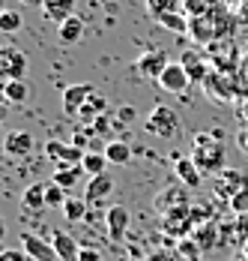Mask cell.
Returning a JSON list of instances; mask_svg holds the SVG:
<instances>
[{"mask_svg": "<svg viewBox=\"0 0 248 261\" xmlns=\"http://www.w3.org/2000/svg\"><path fill=\"white\" fill-rule=\"evenodd\" d=\"M224 132L222 129H209V132H198L192 138V159L200 168V174H215L224 171Z\"/></svg>", "mask_w": 248, "mask_h": 261, "instance_id": "obj_1", "label": "cell"}, {"mask_svg": "<svg viewBox=\"0 0 248 261\" xmlns=\"http://www.w3.org/2000/svg\"><path fill=\"white\" fill-rule=\"evenodd\" d=\"M144 126H147L149 135H156V138H162V141H174V138H179V132H182V120H179V114H176L174 108L156 105L147 114Z\"/></svg>", "mask_w": 248, "mask_h": 261, "instance_id": "obj_2", "label": "cell"}, {"mask_svg": "<svg viewBox=\"0 0 248 261\" xmlns=\"http://www.w3.org/2000/svg\"><path fill=\"white\" fill-rule=\"evenodd\" d=\"M0 75L6 81H27V54L15 45L0 48Z\"/></svg>", "mask_w": 248, "mask_h": 261, "instance_id": "obj_3", "label": "cell"}, {"mask_svg": "<svg viewBox=\"0 0 248 261\" xmlns=\"http://www.w3.org/2000/svg\"><path fill=\"white\" fill-rule=\"evenodd\" d=\"M135 66H138V72H141L144 79L159 81L162 72H165L171 63H168V51H162V48H147V51L135 60Z\"/></svg>", "mask_w": 248, "mask_h": 261, "instance_id": "obj_4", "label": "cell"}, {"mask_svg": "<svg viewBox=\"0 0 248 261\" xmlns=\"http://www.w3.org/2000/svg\"><path fill=\"white\" fill-rule=\"evenodd\" d=\"M33 147H36V138H33V132H27V129H9L6 138H3V153L12 159L30 156Z\"/></svg>", "mask_w": 248, "mask_h": 261, "instance_id": "obj_5", "label": "cell"}, {"mask_svg": "<svg viewBox=\"0 0 248 261\" xmlns=\"http://www.w3.org/2000/svg\"><path fill=\"white\" fill-rule=\"evenodd\" d=\"M96 90H93V84L90 81H81V84H69L66 90H63V114H69V117H78V111L84 108V105L90 102V96H93Z\"/></svg>", "mask_w": 248, "mask_h": 261, "instance_id": "obj_6", "label": "cell"}, {"mask_svg": "<svg viewBox=\"0 0 248 261\" xmlns=\"http://www.w3.org/2000/svg\"><path fill=\"white\" fill-rule=\"evenodd\" d=\"M21 249L27 252L30 261H57L54 246H51L48 240H42V237L30 234V231H21Z\"/></svg>", "mask_w": 248, "mask_h": 261, "instance_id": "obj_7", "label": "cell"}, {"mask_svg": "<svg viewBox=\"0 0 248 261\" xmlns=\"http://www.w3.org/2000/svg\"><path fill=\"white\" fill-rule=\"evenodd\" d=\"M162 90H168V93H185L189 90V84H192V79H189V72H185V66L182 63H171L165 72H162V79L156 81Z\"/></svg>", "mask_w": 248, "mask_h": 261, "instance_id": "obj_8", "label": "cell"}, {"mask_svg": "<svg viewBox=\"0 0 248 261\" xmlns=\"http://www.w3.org/2000/svg\"><path fill=\"white\" fill-rule=\"evenodd\" d=\"M174 174L179 177V183L185 189H198L200 180H203V174H200V168L195 165V159L182 156V153H174Z\"/></svg>", "mask_w": 248, "mask_h": 261, "instance_id": "obj_9", "label": "cell"}, {"mask_svg": "<svg viewBox=\"0 0 248 261\" xmlns=\"http://www.w3.org/2000/svg\"><path fill=\"white\" fill-rule=\"evenodd\" d=\"M111 192H114V177L111 174H99V177H90L87 180L84 198H87V204H102Z\"/></svg>", "mask_w": 248, "mask_h": 261, "instance_id": "obj_10", "label": "cell"}, {"mask_svg": "<svg viewBox=\"0 0 248 261\" xmlns=\"http://www.w3.org/2000/svg\"><path fill=\"white\" fill-rule=\"evenodd\" d=\"M51 246L57 252V261H78V255H81L78 240L72 234H66V231H54L51 234Z\"/></svg>", "mask_w": 248, "mask_h": 261, "instance_id": "obj_11", "label": "cell"}, {"mask_svg": "<svg viewBox=\"0 0 248 261\" xmlns=\"http://www.w3.org/2000/svg\"><path fill=\"white\" fill-rule=\"evenodd\" d=\"M182 66H185V72H189L192 84H203V81H209V75H212L209 63H206L203 57H198V54H192V51L182 54Z\"/></svg>", "mask_w": 248, "mask_h": 261, "instance_id": "obj_12", "label": "cell"}, {"mask_svg": "<svg viewBox=\"0 0 248 261\" xmlns=\"http://www.w3.org/2000/svg\"><path fill=\"white\" fill-rule=\"evenodd\" d=\"M42 15L54 21V24H63L66 18L75 15V0H45L42 3Z\"/></svg>", "mask_w": 248, "mask_h": 261, "instance_id": "obj_13", "label": "cell"}, {"mask_svg": "<svg viewBox=\"0 0 248 261\" xmlns=\"http://www.w3.org/2000/svg\"><path fill=\"white\" fill-rule=\"evenodd\" d=\"M84 33H87V24L72 15V18H66L63 24H57V36H60V42L63 45H75V42H81L84 39Z\"/></svg>", "mask_w": 248, "mask_h": 261, "instance_id": "obj_14", "label": "cell"}, {"mask_svg": "<svg viewBox=\"0 0 248 261\" xmlns=\"http://www.w3.org/2000/svg\"><path fill=\"white\" fill-rule=\"evenodd\" d=\"M126 228H129V210L123 204H114L108 210V234H111V240H120L126 234Z\"/></svg>", "mask_w": 248, "mask_h": 261, "instance_id": "obj_15", "label": "cell"}, {"mask_svg": "<svg viewBox=\"0 0 248 261\" xmlns=\"http://www.w3.org/2000/svg\"><path fill=\"white\" fill-rule=\"evenodd\" d=\"M45 189H48V183H30L24 192H21V204H24L27 210H45L48 207Z\"/></svg>", "mask_w": 248, "mask_h": 261, "instance_id": "obj_16", "label": "cell"}, {"mask_svg": "<svg viewBox=\"0 0 248 261\" xmlns=\"http://www.w3.org/2000/svg\"><path fill=\"white\" fill-rule=\"evenodd\" d=\"M81 177H84V168H81V165H63V168H57V171L51 174V180L57 183V186H63L66 192H72Z\"/></svg>", "mask_w": 248, "mask_h": 261, "instance_id": "obj_17", "label": "cell"}, {"mask_svg": "<svg viewBox=\"0 0 248 261\" xmlns=\"http://www.w3.org/2000/svg\"><path fill=\"white\" fill-rule=\"evenodd\" d=\"M111 165H126V162H132V147L120 141V138H114V141H105V150H102Z\"/></svg>", "mask_w": 248, "mask_h": 261, "instance_id": "obj_18", "label": "cell"}, {"mask_svg": "<svg viewBox=\"0 0 248 261\" xmlns=\"http://www.w3.org/2000/svg\"><path fill=\"white\" fill-rule=\"evenodd\" d=\"M159 27H165V30H171L176 36H185L189 30H192V21H189V15L185 12H168V15H162V18H156Z\"/></svg>", "mask_w": 248, "mask_h": 261, "instance_id": "obj_19", "label": "cell"}, {"mask_svg": "<svg viewBox=\"0 0 248 261\" xmlns=\"http://www.w3.org/2000/svg\"><path fill=\"white\" fill-rule=\"evenodd\" d=\"M3 99H6V105H24L30 99V84L27 81H6L3 84Z\"/></svg>", "mask_w": 248, "mask_h": 261, "instance_id": "obj_20", "label": "cell"}, {"mask_svg": "<svg viewBox=\"0 0 248 261\" xmlns=\"http://www.w3.org/2000/svg\"><path fill=\"white\" fill-rule=\"evenodd\" d=\"M105 111H108V99H105L102 93H93V96H90V102H87L84 108H81V111H78V117H81V120L90 126V123H93L96 117H102Z\"/></svg>", "mask_w": 248, "mask_h": 261, "instance_id": "obj_21", "label": "cell"}, {"mask_svg": "<svg viewBox=\"0 0 248 261\" xmlns=\"http://www.w3.org/2000/svg\"><path fill=\"white\" fill-rule=\"evenodd\" d=\"M222 177H224V183H222V189H219V192H222L224 198H233V195H236V192L248 183L245 174H239V171H227V168L222 171Z\"/></svg>", "mask_w": 248, "mask_h": 261, "instance_id": "obj_22", "label": "cell"}, {"mask_svg": "<svg viewBox=\"0 0 248 261\" xmlns=\"http://www.w3.org/2000/svg\"><path fill=\"white\" fill-rule=\"evenodd\" d=\"M105 165H108V156H105V153H96V150H90V153L84 156V162H81V168H84L87 177H99V174H105Z\"/></svg>", "mask_w": 248, "mask_h": 261, "instance_id": "obj_23", "label": "cell"}, {"mask_svg": "<svg viewBox=\"0 0 248 261\" xmlns=\"http://www.w3.org/2000/svg\"><path fill=\"white\" fill-rule=\"evenodd\" d=\"M87 198H69L66 204H63V216L69 219V222H81L84 216H87Z\"/></svg>", "mask_w": 248, "mask_h": 261, "instance_id": "obj_24", "label": "cell"}, {"mask_svg": "<svg viewBox=\"0 0 248 261\" xmlns=\"http://www.w3.org/2000/svg\"><path fill=\"white\" fill-rule=\"evenodd\" d=\"M176 252H179L182 258H189V261L203 258V249L198 246V240H192V237H179V240H176Z\"/></svg>", "mask_w": 248, "mask_h": 261, "instance_id": "obj_25", "label": "cell"}, {"mask_svg": "<svg viewBox=\"0 0 248 261\" xmlns=\"http://www.w3.org/2000/svg\"><path fill=\"white\" fill-rule=\"evenodd\" d=\"M45 198H48V207H60V210H63V204L69 201V192H66L63 186H57L54 180H48V189H45Z\"/></svg>", "mask_w": 248, "mask_h": 261, "instance_id": "obj_26", "label": "cell"}, {"mask_svg": "<svg viewBox=\"0 0 248 261\" xmlns=\"http://www.w3.org/2000/svg\"><path fill=\"white\" fill-rule=\"evenodd\" d=\"M21 24H24L21 12H15V9H3V12H0V30H3V33H15Z\"/></svg>", "mask_w": 248, "mask_h": 261, "instance_id": "obj_27", "label": "cell"}, {"mask_svg": "<svg viewBox=\"0 0 248 261\" xmlns=\"http://www.w3.org/2000/svg\"><path fill=\"white\" fill-rule=\"evenodd\" d=\"M176 6H179V0H147V9L152 18H162L168 12H176Z\"/></svg>", "mask_w": 248, "mask_h": 261, "instance_id": "obj_28", "label": "cell"}, {"mask_svg": "<svg viewBox=\"0 0 248 261\" xmlns=\"http://www.w3.org/2000/svg\"><path fill=\"white\" fill-rule=\"evenodd\" d=\"M215 225H200V228H195V240H198V246L206 252L212 243H215V231H212Z\"/></svg>", "mask_w": 248, "mask_h": 261, "instance_id": "obj_29", "label": "cell"}, {"mask_svg": "<svg viewBox=\"0 0 248 261\" xmlns=\"http://www.w3.org/2000/svg\"><path fill=\"white\" fill-rule=\"evenodd\" d=\"M66 147L69 144H63V141H57V138H51V141H45V156L51 159V162H63V153H66Z\"/></svg>", "mask_w": 248, "mask_h": 261, "instance_id": "obj_30", "label": "cell"}, {"mask_svg": "<svg viewBox=\"0 0 248 261\" xmlns=\"http://www.w3.org/2000/svg\"><path fill=\"white\" fill-rule=\"evenodd\" d=\"M182 9H185V15H195V18L209 12L206 9V0H182Z\"/></svg>", "mask_w": 248, "mask_h": 261, "instance_id": "obj_31", "label": "cell"}, {"mask_svg": "<svg viewBox=\"0 0 248 261\" xmlns=\"http://www.w3.org/2000/svg\"><path fill=\"white\" fill-rule=\"evenodd\" d=\"M230 207L236 210V213H248V183L230 198Z\"/></svg>", "mask_w": 248, "mask_h": 261, "instance_id": "obj_32", "label": "cell"}, {"mask_svg": "<svg viewBox=\"0 0 248 261\" xmlns=\"http://www.w3.org/2000/svg\"><path fill=\"white\" fill-rule=\"evenodd\" d=\"M0 261H27V252L24 249H3Z\"/></svg>", "mask_w": 248, "mask_h": 261, "instance_id": "obj_33", "label": "cell"}, {"mask_svg": "<svg viewBox=\"0 0 248 261\" xmlns=\"http://www.w3.org/2000/svg\"><path fill=\"white\" fill-rule=\"evenodd\" d=\"M78 261H102V252H99V249H93V246H81Z\"/></svg>", "mask_w": 248, "mask_h": 261, "instance_id": "obj_34", "label": "cell"}, {"mask_svg": "<svg viewBox=\"0 0 248 261\" xmlns=\"http://www.w3.org/2000/svg\"><path fill=\"white\" fill-rule=\"evenodd\" d=\"M138 117V111L132 108V105H120V111H117V120H123V123H132Z\"/></svg>", "mask_w": 248, "mask_h": 261, "instance_id": "obj_35", "label": "cell"}, {"mask_svg": "<svg viewBox=\"0 0 248 261\" xmlns=\"http://www.w3.org/2000/svg\"><path fill=\"white\" fill-rule=\"evenodd\" d=\"M147 261H176L174 252H168V249H152L147 255Z\"/></svg>", "mask_w": 248, "mask_h": 261, "instance_id": "obj_36", "label": "cell"}, {"mask_svg": "<svg viewBox=\"0 0 248 261\" xmlns=\"http://www.w3.org/2000/svg\"><path fill=\"white\" fill-rule=\"evenodd\" d=\"M239 147H242V150L248 153V129H245V132H239Z\"/></svg>", "mask_w": 248, "mask_h": 261, "instance_id": "obj_37", "label": "cell"}, {"mask_svg": "<svg viewBox=\"0 0 248 261\" xmlns=\"http://www.w3.org/2000/svg\"><path fill=\"white\" fill-rule=\"evenodd\" d=\"M21 3H24V6H42L45 0H21Z\"/></svg>", "mask_w": 248, "mask_h": 261, "instance_id": "obj_38", "label": "cell"}]
</instances>
